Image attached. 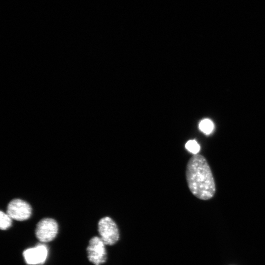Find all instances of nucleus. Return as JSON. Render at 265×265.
I'll list each match as a JSON object with an SVG mask.
<instances>
[{"instance_id":"obj_1","label":"nucleus","mask_w":265,"mask_h":265,"mask_svg":"<svg viewBox=\"0 0 265 265\" xmlns=\"http://www.w3.org/2000/svg\"><path fill=\"white\" fill-rule=\"evenodd\" d=\"M186 177L191 193L202 200L212 199L216 191V186L211 167L202 155L194 154L188 160Z\"/></svg>"},{"instance_id":"obj_2","label":"nucleus","mask_w":265,"mask_h":265,"mask_svg":"<svg viewBox=\"0 0 265 265\" xmlns=\"http://www.w3.org/2000/svg\"><path fill=\"white\" fill-rule=\"evenodd\" d=\"M98 232L106 245H112L119 239V229L115 221L110 217L105 216L98 222Z\"/></svg>"},{"instance_id":"obj_3","label":"nucleus","mask_w":265,"mask_h":265,"mask_svg":"<svg viewBox=\"0 0 265 265\" xmlns=\"http://www.w3.org/2000/svg\"><path fill=\"white\" fill-rule=\"evenodd\" d=\"M106 244L100 237H93L86 248L88 260L95 265L104 264L107 259Z\"/></svg>"},{"instance_id":"obj_4","label":"nucleus","mask_w":265,"mask_h":265,"mask_svg":"<svg viewBox=\"0 0 265 265\" xmlns=\"http://www.w3.org/2000/svg\"><path fill=\"white\" fill-rule=\"evenodd\" d=\"M58 224L51 218H45L40 220L35 229V235L37 239L43 242L53 240L58 233Z\"/></svg>"},{"instance_id":"obj_5","label":"nucleus","mask_w":265,"mask_h":265,"mask_svg":"<svg viewBox=\"0 0 265 265\" xmlns=\"http://www.w3.org/2000/svg\"><path fill=\"white\" fill-rule=\"evenodd\" d=\"M6 213L13 219L24 221L31 216V208L26 202L20 199H15L9 203Z\"/></svg>"},{"instance_id":"obj_6","label":"nucleus","mask_w":265,"mask_h":265,"mask_svg":"<svg viewBox=\"0 0 265 265\" xmlns=\"http://www.w3.org/2000/svg\"><path fill=\"white\" fill-rule=\"evenodd\" d=\"M48 254L47 247L39 244L34 247L29 248L23 252L26 263L29 265H42L46 261Z\"/></svg>"},{"instance_id":"obj_7","label":"nucleus","mask_w":265,"mask_h":265,"mask_svg":"<svg viewBox=\"0 0 265 265\" xmlns=\"http://www.w3.org/2000/svg\"><path fill=\"white\" fill-rule=\"evenodd\" d=\"M199 128L202 132L208 135L213 131L214 124L210 119H204L200 121L199 124Z\"/></svg>"},{"instance_id":"obj_8","label":"nucleus","mask_w":265,"mask_h":265,"mask_svg":"<svg viewBox=\"0 0 265 265\" xmlns=\"http://www.w3.org/2000/svg\"><path fill=\"white\" fill-rule=\"evenodd\" d=\"M12 218L7 213L2 211L0 212V228L5 230L11 227Z\"/></svg>"},{"instance_id":"obj_9","label":"nucleus","mask_w":265,"mask_h":265,"mask_svg":"<svg viewBox=\"0 0 265 265\" xmlns=\"http://www.w3.org/2000/svg\"><path fill=\"white\" fill-rule=\"evenodd\" d=\"M186 149L189 152L197 154L200 150V146L195 140H189L185 144Z\"/></svg>"}]
</instances>
